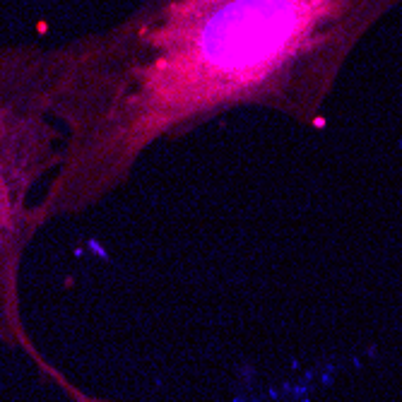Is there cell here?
Wrapping results in <instances>:
<instances>
[{"mask_svg": "<svg viewBox=\"0 0 402 402\" xmlns=\"http://www.w3.org/2000/svg\"><path fill=\"white\" fill-rule=\"evenodd\" d=\"M55 87V46H0V325L10 320L17 265L44 227L41 200L65 157Z\"/></svg>", "mask_w": 402, "mask_h": 402, "instance_id": "2", "label": "cell"}, {"mask_svg": "<svg viewBox=\"0 0 402 402\" xmlns=\"http://www.w3.org/2000/svg\"><path fill=\"white\" fill-rule=\"evenodd\" d=\"M402 0H142L55 46L65 157L44 224L104 203L147 150L236 109L315 128L357 46Z\"/></svg>", "mask_w": 402, "mask_h": 402, "instance_id": "1", "label": "cell"}]
</instances>
